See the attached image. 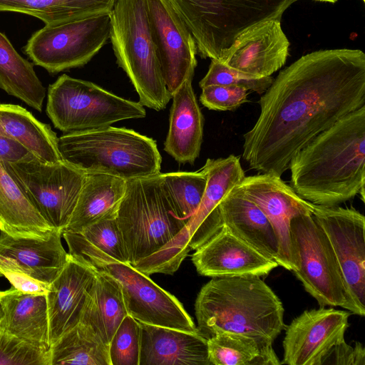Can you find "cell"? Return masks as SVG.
<instances>
[{
	"label": "cell",
	"mask_w": 365,
	"mask_h": 365,
	"mask_svg": "<svg viewBox=\"0 0 365 365\" xmlns=\"http://www.w3.org/2000/svg\"><path fill=\"white\" fill-rule=\"evenodd\" d=\"M258 103L242 157L251 169L281 177L314 137L365 106V54L343 48L304 55L279 72Z\"/></svg>",
	"instance_id": "obj_1"
},
{
	"label": "cell",
	"mask_w": 365,
	"mask_h": 365,
	"mask_svg": "<svg viewBox=\"0 0 365 365\" xmlns=\"http://www.w3.org/2000/svg\"><path fill=\"white\" fill-rule=\"evenodd\" d=\"M289 168L291 187L311 203L333 207L356 195L364 202L365 106L314 137Z\"/></svg>",
	"instance_id": "obj_2"
},
{
	"label": "cell",
	"mask_w": 365,
	"mask_h": 365,
	"mask_svg": "<svg viewBox=\"0 0 365 365\" xmlns=\"http://www.w3.org/2000/svg\"><path fill=\"white\" fill-rule=\"evenodd\" d=\"M159 173L128 180L116 215L129 264L147 275L173 274L190 250Z\"/></svg>",
	"instance_id": "obj_3"
},
{
	"label": "cell",
	"mask_w": 365,
	"mask_h": 365,
	"mask_svg": "<svg viewBox=\"0 0 365 365\" xmlns=\"http://www.w3.org/2000/svg\"><path fill=\"white\" fill-rule=\"evenodd\" d=\"M259 276L212 277L195 304L198 330L207 338L233 332L272 343L285 329L284 309Z\"/></svg>",
	"instance_id": "obj_4"
},
{
	"label": "cell",
	"mask_w": 365,
	"mask_h": 365,
	"mask_svg": "<svg viewBox=\"0 0 365 365\" xmlns=\"http://www.w3.org/2000/svg\"><path fill=\"white\" fill-rule=\"evenodd\" d=\"M63 160L86 173L126 181L158 174L162 158L156 142L125 128L111 125L66 133L58 138Z\"/></svg>",
	"instance_id": "obj_5"
},
{
	"label": "cell",
	"mask_w": 365,
	"mask_h": 365,
	"mask_svg": "<svg viewBox=\"0 0 365 365\" xmlns=\"http://www.w3.org/2000/svg\"><path fill=\"white\" fill-rule=\"evenodd\" d=\"M191 32L202 58L225 63L236 40L299 0H168Z\"/></svg>",
	"instance_id": "obj_6"
},
{
	"label": "cell",
	"mask_w": 365,
	"mask_h": 365,
	"mask_svg": "<svg viewBox=\"0 0 365 365\" xmlns=\"http://www.w3.org/2000/svg\"><path fill=\"white\" fill-rule=\"evenodd\" d=\"M110 36L118 66L137 91L140 103L157 111L172 98L163 80L150 29L145 0H115Z\"/></svg>",
	"instance_id": "obj_7"
},
{
	"label": "cell",
	"mask_w": 365,
	"mask_h": 365,
	"mask_svg": "<svg viewBox=\"0 0 365 365\" xmlns=\"http://www.w3.org/2000/svg\"><path fill=\"white\" fill-rule=\"evenodd\" d=\"M46 110L54 127L65 133L98 129L146 115L140 102L66 74L49 85Z\"/></svg>",
	"instance_id": "obj_8"
},
{
	"label": "cell",
	"mask_w": 365,
	"mask_h": 365,
	"mask_svg": "<svg viewBox=\"0 0 365 365\" xmlns=\"http://www.w3.org/2000/svg\"><path fill=\"white\" fill-rule=\"evenodd\" d=\"M110 12L46 24L24 51L34 64L51 73L86 64L110 36Z\"/></svg>",
	"instance_id": "obj_9"
},
{
	"label": "cell",
	"mask_w": 365,
	"mask_h": 365,
	"mask_svg": "<svg viewBox=\"0 0 365 365\" xmlns=\"http://www.w3.org/2000/svg\"><path fill=\"white\" fill-rule=\"evenodd\" d=\"M295 269L304 289L321 307H341L347 301L346 284L331 244L311 215H300L290 222Z\"/></svg>",
	"instance_id": "obj_10"
},
{
	"label": "cell",
	"mask_w": 365,
	"mask_h": 365,
	"mask_svg": "<svg viewBox=\"0 0 365 365\" xmlns=\"http://www.w3.org/2000/svg\"><path fill=\"white\" fill-rule=\"evenodd\" d=\"M31 204L55 230L68 225L86 173L62 160L48 163L34 159L4 162Z\"/></svg>",
	"instance_id": "obj_11"
},
{
	"label": "cell",
	"mask_w": 365,
	"mask_h": 365,
	"mask_svg": "<svg viewBox=\"0 0 365 365\" xmlns=\"http://www.w3.org/2000/svg\"><path fill=\"white\" fill-rule=\"evenodd\" d=\"M56 230L46 239L14 237L1 232L0 277L24 293L46 294L69 255Z\"/></svg>",
	"instance_id": "obj_12"
},
{
	"label": "cell",
	"mask_w": 365,
	"mask_h": 365,
	"mask_svg": "<svg viewBox=\"0 0 365 365\" xmlns=\"http://www.w3.org/2000/svg\"><path fill=\"white\" fill-rule=\"evenodd\" d=\"M312 217L326 234L346 284L345 309L365 315V217L354 208L315 205Z\"/></svg>",
	"instance_id": "obj_13"
},
{
	"label": "cell",
	"mask_w": 365,
	"mask_h": 365,
	"mask_svg": "<svg viewBox=\"0 0 365 365\" xmlns=\"http://www.w3.org/2000/svg\"><path fill=\"white\" fill-rule=\"evenodd\" d=\"M120 284L128 315L139 322L186 331H199L178 299L129 263H109L94 268Z\"/></svg>",
	"instance_id": "obj_14"
},
{
	"label": "cell",
	"mask_w": 365,
	"mask_h": 365,
	"mask_svg": "<svg viewBox=\"0 0 365 365\" xmlns=\"http://www.w3.org/2000/svg\"><path fill=\"white\" fill-rule=\"evenodd\" d=\"M157 57L166 88L173 93L188 78L197 66L193 36L168 0H145Z\"/></svg>",
	"instance_id": "obj_15"
},
{
	"label": "cell",
	"mask_w": 365,
	"mask_h": 365,
	"mask_svg": "<svg viewBox=\"0 0 365 365\" xmlns=\"http://www.w3.org/2000/svg\"><path fill=\"white\" fill-rule=\"evenodd\" d=\"M257 205L269 220L278 242V265L293 271L295 261L290 237L292 219L312 215L315 205L299 197L282 179L272 173L245 177L236 186Z\"/></svg>",
	"instance_id": "obj_16"
},
{
	"label": "cell",
	"mask_w": 365,
	"mask_h": 365,
	"mask_svg": "<svg viewBox=\"0 0 365 365\" xmlns=\"http://www.w3.org/2000/svg\"><path fill=\"white\" fill-rule=\"evenodd\" d=\"M349 316L324 307L303 312L285 327L281 364L323 365L334 346L344 339Z\"/></svg>",
	"instance_id": "obj_17"
},
{
	"label": "cell",
	"mask_w": 365,
	"mask_h": 365,
	"mask_svg": "<svg viewBox=\"0 0 365 365\" xmlns=\"http://www.w3.org/2000/svg\"><path fill=\"white\" fill-rule=\"evenodd\" d=\"M192 261L202 276L210 277L267 275L278 266L233 235L224 226L195 250Z\"/></svg>",
	"instance_id": "obj_18"
},
{
	"label": "cell",
	"mask_w": 365,
	"mask_h": 365,
	"mask_svg": "<svg viewBox=\"0 0 365 365\" xmlns=\"http://www.w3.org/2000/svg\"><path fill=\"white\" fill-rule=\"evenodd\" d=\"M69 255V254H68ZM96 270L69 255L46 293L51 346L81 319Z\"/></svg>",
	"instance_id": "obj_19"
},
{
	"label": "cell",
	"mask_w": 365,
	"mask_h": 365,
	"mask_svg": "<svg viewBox=\"0 0 365 365\" xmlns=\"http://www.w3.org/2000/svg\"><path fill=\"white\" fill-rule=\"evenodd\" d=\"M202 168L207 175L206 188L196 213L185 225L189 247L195 250L222 229L220 202L245 177L240 158L235 155L208 158Z\"/></svg>",
	"instance_id": "obj_20"
},
{
	"label": "cell",
	"mask_w": 365,
	"mask_h": 365,
	"mask_svg": "<svg viewBox=\"0 0 365 365\" xmlns=\"http://www.w3.org/2000/svg\"><path fill=\"white\" fill-rule=\"evenodd\" d=\"M280 20H267L242 34L225 63L259 78L270 76L282 68L289 54V42Z\"/></svg>",
	"instance_id": "obj_21"
},
{
	"label": "cell",
	"mask_w": 365,
	"mask_h": 365,
	"mask_svg": "<svg viewBox=\"0 0 365 365\" xmlns=\"http://www.w3.org/2000/svg\"><path fill=\"white\" fill-rule=\"evenodd\" d=\"M139 323V365H212L207 339L200 331Z\"/></svg>",
	"instance_id": "obj_22"
},
{
	"label": "cell",
	"mask_w": 365,
	"mask_h": 365,
	"mask_svg": "<svg viewBox=\"0 0 365 365\" xmlns=\"http://www.w3.org/2000/svg\"><path fill=\"white\" fill-rule=\"evenodd\" d=\"M236 186L220 202L222 225L260 254L276 262L278 242L269 220Z\"/></svg>",
	"instance_id": "obj_23"
},
{
	"label": "cell",
	"mask_w": 365,
	"mask_h": 365,
	"mask_svg": "<svg viewBox=\"0 0 365 365\" xmlns=\"http://www.w3.org/2000/svg\"><path fill=\"white\" fill-rule=\"evenodd\" d=\"M187 79L172 95L169 130L164 149L177 162L193 164L198 158L203 138V115Z\"/></svg>",
	"instance_id": "obj_24"
},
{
	"label": "cell",
	"mask_w": 365,
	"mask_h": 365,
	"mask_svg": "<svg viewBox=\"0 0 365 365\" xmlns=\"http://www.w3.org/2000/svg\"><path fill=\"white\" fill-rule=\"evenodd\" d=\"M0 329L48 351L49 323L46 294L24 293L14 287L2 291Z\"/></svg>",
	"instance_id": "obj_25"
},
{
	"label": "cell",
	"mask_w": 365,
	"mask_h": 365,
	"mask_svg": "<svg viewBox=\"0 0 365 365\" xmlns=\"http://www.w3.org/2000/svg\"><path fill=\"white\" fill-rule=\"evenodd\" d=\"M126 182L108 174L86 173L77 203L63 232H80L98 221L115 217Z\"/></svg>",
	"instance_id": "obj_26"
},
{
	"label": "cell",
	"mask_w": 365,
	"mask_h": 365,
	"mask_svg": "<svg viewBox=\"0 0 365 365\" xmlns=\"http://www.w3.org/2000/svg\"><path fill=\"white\" fill-rule=\"evenodd\" d=\"M62 236L69 255L93 269L109 263H129L116 217L98 221L80 232L64 231Z\"/></svg>",
	"instance_id": "obj_27"
},
{
	"label": "cell",
	"mask_w": 365,
	"mask_h": 365,
	"mask_svg": "<svg viewBox=\"0 0 365 365\" xmlns=\"http://www.w3.org/2000/svg\"><path fill=\"white\" fill-rule=\"evenodd\" d=\"M54 230L0 160V231L14 237L46 239Z\"/></svg>",
	"instance_id": "obj_28"
},
{
	"label": "cell",
	"mask_w": 365,
	"mask_h": 365,
	"mask_svg": "<svg viewBox=\"0 0 365 365\" xmlns=\"http://www.w3.org/2000/svg\"><path fill=\"white\" fill-rule=\"evenodd\" d=\"M0 132L41 161L55 163L63 160L56 133L20 106L0 103Z\"/></svg>",
	"instance_id": "obj_29"
},
{
	"label": "cell",
	"mask_w": 365,
	"mask_h": 365,
	"mask_svg": "<svg viewBox=\"0 0 365 365\" xmlns=\"http://www.w3.org/2000/svg\"><path fill=\"white\" fill-rule=\"evenodd\" d=\"M128 315L119 282L110 274L96 270L80 322L91 326L109 342L123 321Z\"/></svg>",
	"instance_id": "obj_30"
},
{
	"label": "cell",
	"mask_w": 365,
	"mask_h": 365,
	"mask_svg": "<svg viewBox=\"0 0 365 365\" xmlns=\"http://www.w3.org/2000/svg\"><path fill=\"white\" fill-rule=\"evenodd\" d=\"M0 88L8 94L41 112L46 88L33 65L15 50L0 32Z\"/></svg>",
	"instance_id": "obj_31"
},
{
	"label": "cell",
	"mask_w": 365,
	"mask_h": 365,
	"mask_svg": "<svg viewBox=\"0 0 365 365\" xmlns=\"http://www.w3.org/2000/svg\"><path fill=\"white\" fill-rule=\"evenodd\" d=\"M212 365H279L272 343L233 332L218 333L207 339Z\"/></svg>",
	"instance_id": "obj_32"
},
{
	"label": "cell",
	"mask_w": 365,
	"mask_h": 365,
	"mask_svg": "<svg viewBox=\"0 0 365 365\" xmlns=\"http://www.w3.org/2000/svg\"><path fill=\"white\" fill-rule=\"evenodd\" d=\"M108 346L91 326L79 322L51 346L50 365H110Z\"/></svg>",
	"instance_id": "obj_33"
},
{
	"label": "cell",
	"mask_w": 365,
	"mask_h": 365,
	"mask_svg": "<svg viewBox=\"0 0 365 365\" xmlns=\"http://www.w3.org/2000/svg\"><path fill=\"white\" fill-rule=\"evenodd\" d=\"M115 0H0V11L26 14L45 24L110 13Z\"/></svg>",
	"instance_id": "obj_34"
},
{
	"label": "cell",
	"mask_w": 365,
	"mask_h": 365,
	"mask_svg": "<svg viewBox=\"0 0 365 365\" xmlns=\"http://www.w3.org/2000/svg\"><path fill=\"white\" fill-rule=\"evenodd\" d=\"M163 186L179 216L187 222L202 201L207 175L202 168L197 172L159 173Z\"/></svg>",
	"instance_id": "obj_35"
},
{
	"label": "cell",
	"mask_w": 365,
	"mask_h": 365,
	"mask_svg": "<svg viewBox=\"0 0 365 365\" xmlns=\"http://www.w3.org/2000/svg\"><path fill=\"white\" fill-rule=\"evenodd\" d=\"M140 351V323L127 315L109 342L110 365H139Z\"/></svg>",
	"instance_id": "obj_36"
},
{
	"label": "cell",
	"mask_w": 365,
	"mask_h": 365,
	"mask_svg": "<svg viewBox=\"0 0 365 365\" xmlns=\"http://www.w3.org/2000/svg\"><path fill=\"white\" fill-rule=\"evenodd\" d=\"M273 80L271 76L259 78L243 73L212 59L209 70L199 85L201 88L211 85L242 86L258 94H263Z\"/></svg>",
	"instance_id": "obj_37"
},
{
	"label": "cell",
	"mask_w": 365,
	"mask_h": 365,
	"mask_svg": "<svg viewBox=\"0 0 365 365\" xmlns=\"http://www.w3.org/2000/svg\"><path fill=\"white\" fill-rule=\"evenodd\" d=\"M48 351L0 329V365H50Z\"/></svg>",
	"instance_id": "obj_38"
},
{
	"label": "cell",
	"mask_w": 365,
	"mask_h": 365,
	"mask_svg": "<svg viewBox=\"0 0 365 365\" xmlns=\"http://www.w3.org/2000/svg\"><path fill=\"white\" fill-rule=\"evenodd\" d=\"M202 90L200 101L210 110H234L247 101L248 90L242 86L211 85Z\"/></svg>",
	"instance_id": "obj_39"
},
{
	"label": "cell",
	"mask_w": 365,
	"mask_h": 365,
	"mask_svg": "<svg viewBox=\"0 0 365 365\" xmlns=\"http://www.w3.org/2000/svg\"><path fill=\"white\" fill-rule=\"evenodd\" d=\"M324 364L365 365V349L359 341L351 346L343 339L334 346Z\"/></svg>",
	"instance_id": "obj_40"
},
{
	"label": "cell",
	"mask_w": 365,
	"mask_h": 365,
	"mask_svg": "<svg viewBox=\"0 0 365 365\" xmlns=\"http://www.w3.org/2000/svg\"><path fill=\"white\" fill-rule=\"evenodd\" d=\"M34 159L38 158L20 143L0 132V160L16 163Z\"/></svg>",
	"instance_id": "obj_41"
},
{
	"label": "cell",
	"mask_w": 365,
	"mask_h": 365,
	"mask_svg": "<svg viewBox=\"0 0 365 365\" xmlns=\"http://www.w3.org/2000/svg\"><path fill=\"white\" fill-rule=\"evenodd\" d=\"M1 294H2V291H0V320L3 316V307H2V303H1Z\"/></svg>",
	"instance_id": "obj_42"
},
{
	"label": "cell",
	"mask_w": 365,
	"mask_h": 365,
	"mask_svg": "<svg viewBox=\"0 0 365 365\" xmlns=\"http://www.w3.org/2000/svg\"><path fill=\"white\" fill-rule=\"evenodd\" d=\"M318 1H323V2H329V3H335L337 0H315Z\"/></svg>",
	"instance_id": "obj_43"
},
{
	"label": "cell",
	"mask_w": 365,
	"mask_h": 365,
	"mask_svg": "<svg viewBox=\"0 0 365 365\" xmlns=\"http://www.w3.org/2000/svg\"><path fill=\"white\" fill-rule=\"evenodd\" d=\"M364 1H365V0H363Z\"/></svg>",
	"instance_id": "obj_44"
}]
</instances>
